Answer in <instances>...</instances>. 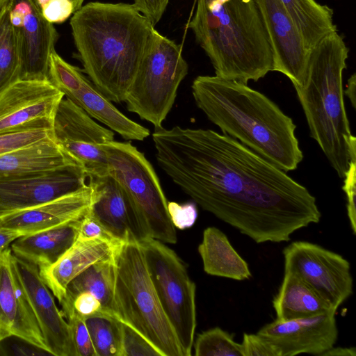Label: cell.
I'll return each mask as SVG.
<instances>
[{
    "mask_svg": "<svg viewBox=\"0 0 356 356\" xmlns=\"http://www.w3.org/2000/svg\"><path fill=\"white\" fill-rule=\"evenodd\" d=\"M21 61L8 4L0 14V94L20 79Z\"/></svg>",
    "mask_w": 356,
    "mask_h": 356,
    "instance_id": "f546056e",
    "label": "cell"
},
{
    "mask_svg": "<svg viewBox=\"0 0 356 356\" xmlns=\"http://www.w3.org/2000/svg\"><path fill=\"white\" fill-rule=\"evenodd\" d=\"M108 172L122 186L142 218L151 238L176 243V228L159 177L143 153L130 143L111 141L102 145Z\"/></svg>",
    "mask_w": 356,
    "mask_h": 356,
    "instance_id": "ba28073f",
    "label": "cell"
},
{
    "mask_svg": "<svg viewBox=\"0 0 356 356\" xmlns=\"http://www.w3.org/2000/svg\"><path fill=\"white\" fill-rule=\"evenodd\" d=\"M241 345L244 356H280L277 350L257 333H244Z\"/></svg>",
    "mask_w": 356,
    "mask_h": 356,
    "instance_id": "8d00e7d4",
    "label": "cell"
},
{
    "mask_svg": "<svg viewBox=\"0 0 356 356\" xmlns=\"http://www.w3.org/2000/svg\"><path fill=\"white\" fill-rule=\"evenodd\" d=\"M13 259L50 355L77 356L69 324L38 266L13 254Z\"/></svg>",
    "mask_w": 356,
    "mask_h": 356,
    "instance_id": "ffe728a7",
    "label": "cell"
},
{
    "mask_svg": "<svg viewBox=\"0 0 356 356\" xmlns=\"http://www.w3.org/2000/svg\"><path fill=\"white\" fill-rule=\"evenodd\" d=\"M74 7V12L80 8L83 3L84 0H71Z\"/></svg>",
    "mask_w": 356,
    "mask_h": 356,
    "instance_id": "f6af8a7d",
    "label": "cell"
},
{
    "mask_svg": "<svg viewBox=\"0 0 356 356\" xmlns=\"http://www.w3.org/2000/svg\"><path fill=\"white\" fill-rule=\"evenodd\" d=\"M276 319L289 321L313 316L331 310L332 305L296 274L284 271L273 300Z\"/></svg>",
    "mask_w": 356,
    "mask_h": 356,
    "instance_id": "d4e9b609",
    "label": "cell"
},
{
    "mask_svg": "<svg viewBox=\"0 0 356 356\" xmlns=\"http://www.w3.org/2000/svg\"><path fill=\"white\" fill-rule=\"evenodd\" d=\"M8 11L19 52L20 79L49 80L58 33L33 0H10Z\"/></svg>",
    "mask_w": 356,
    "mask_h": 356,
    "instance_id": "5bb4252c",
    "label": "cell"
},
{
    "mask_svg": "<svg viewBox=\"0 0 356 356\" xmlns=\"http://www.w3.org/2000/svg\"><path fill=\"white\" fill-rule=\"evenodd\" d=\"M273 53V71L287 76L294 86L306 77L310 53L280 0H254Z\"/></svg>",
    "mask_w": 356,
    "mask_h": 356,
    "instance_id": "2e32d148",
    "label": "cell"
},
{
    "mask_svg": "<svg viewBox=\"0 0 356 356\" xmlns=\"http://www.w3.org/2000/svg\"><path fill=\"white\" fill-rule=\"evenodd\" d=\"M284 271L300 277L332 307L353 293L350 264L341 255L308 241H295L283 250Z\"/></svg>",
    "mask_w": 356,
    "mask_h": 356,
    "instance_id": "30bf717a",
    "label": "cell"
},
{
    "mask_svg": "<svg viewBox=\"0 0 356 356\" xmlns=\"http://www.w3.org/2000/svg\"><path fill=\"white\" fill-rule=\"evenodd\" d=\"M70 27L84 72L111 102H124L154 26L133 4L89 2Z\"/></svg>",
    "mask_w": 356,
    "mask_h": 356,
    "instance_id": "7a4b0ae2",
    "label": "cell"
},
{
    "mask_svg": "<svg viewBox=\"0 0 356 356\" xmlns=\"http://www.w3.org/2000/svg\"><path fill=\"white\" fill-rule=\"evenodd\" d=\"M82 218L22 236L10 244L13 254L39 269L56 262L76 241Z\"/></svg>",
    "mask_w": 356,
    "mask_h": 356,
    "instance_id": "603a6c76",
    "label": "cell"
},
{
    "mask_svg": "<svg viewBox=\"0 0 356 356\" xmlns=\"http://www.w3.org/2000/svg\"><path fill=\"white\" fill-rule=\"evenodd\" d=\"M348 52L337 31L327 35L311 51L303 85L294 86L311 137L341 178L350 161H356V138L350 129L343 92Z\"/></svg>",
    "mask_w": 356,
    "mask_h": 356,
    "instance_id": "5b68a950",
    "label": "cell"
},
{
    "mask_svg": "<svg viewBox=\"0 0 356 356\" xmlns=\"http://www.w3.org/2000/svg\"><path fill=\"white\" fill-rule=\"evenodd\" d=\"M72 308L84 318L102 311L99 300L89 292H82L76 296L72 300Z\"/></svg>",
    "mask_w": 356,
    "mask_h": 356,
    "instance_id": "60d3db41",
    "label": "cell"
},
{
    "mask_svg": "<svg viewBox=\"0 0 356 356\" xmlns=\"http://www.w3.org/2000/svg\"><path fill=\"white\" fill-rule=\"evenodd\" d=\"M116 316L149 341L163 356H185L165 314L139 243H122L114 255Z\"/></svg>",
    "mask_w": 356,
    "mask_h": 356,
    "instance_id": "8992f818",
    "label": "cell"
},
{
    "mask_svg": "<svg viewBox=\"0 0 356 356\" xmlns=\"http://www.w3.org/2000/svg\"><path fill=\"white\" fill-rule=\"evenodd\" d=\"M84 169L74 163L26 177L0 180V216L76 192L86 184Z\"/></svg>",
    "mask_w": 356,
    "mask_h": 356,
    "instance_id": "9a60e30c",
    "label": "cell"
},
{
    "mask_svg": "<svg viewBox=\"0 0 356 356\" xmlns=\"http://www.w3.org/2000/svg\"><path fill=\"white\" fill-rule=\"evenodd\" d=\"M122 328L123 356H163L149 341L134 328L122 321Z\"/></svg>",
    "mask_w": 356,
    "mask_h": 356,
    "instance_id": "1f68e13d",
    "label": "cell"
},
{
    "mask_svg": "<svg viewBox=\"0 0 356 356\" xmlns=\"http://www.w3.org/2000/svg\"><path fill=\"white\" fill-rule=\"evenodd\" d=\"M35 3L39 6L40 8H42L44 5H46L50 0H33Z\"/></svg>",
    "mask_w": 356,
    "mask_h": 356,
    "instance_id": "7dc6e473",
    "label": "cell"
},
{
    "mask_svg": "<svg viewBox=\"0 0 356 356\" xmlns=\"http://www.w3.org/2000/svg\"><path fill=\"white\" fill-rule=\"evenodd\" d=\"M122 243L77 238L72 246L54 264L39 269L40 275L59 303L68 284L91 265L113 257Z\"/></svg>",
    "mask_w": 356,
    "mask_h": 356,
    "instance_id": "7402d4cb",
    "label": "cell"
},
{
    "mask_svg": "<svg viewBox=\"0 0 356 356\" xmlns=\"http://www.w3.org/2000/svg\"><path fill=\"white\" fill-rule=\"evenodd\" d=\"M1 341H2V339H1V337H0V342H1Z\"/></svg>",
    "mask_w": 356,
    "mask_h": 356,
    "instance_id": "c3c4849f",
    "label": "cell"
},
{
    "mask_svg": "<svg viewBox=\"0 0 356 356\" xmlns=\"http://www.w3.org/2000/svg\"><path fill=\"white\" fill-rule=\"evenodd\" d=\"M307 47L312 50L327 35L337 31L333 10L316 0H280Z\"/></svg>",
    "mask_w": 356,
    "mask_h": 356,
    "instance_id": "83f0119b",
    "label": "cell"
},
{
    "mask_svg": "<svg viewBox=\"0 0 356 356\" xmlns=\"http://www.w3.org/2000/svg\"><path fill=\"white\" fill-rule=\"evenodd\" d=\"M97 356H123L122 321L103 311L85 318Z\"/></svg>",
    "mask_w": 356,
    "mask_h": 356,
    "instance_id": "f1b7e54d",
    "label": "cell"
},
{
    "mask_svg": "<svg viewBox=\"0 0 356 356\" xmlns=\"http://www.w3.org/2000/svg\"><path fill=\"white\" fill-rule=\"evenodd\" d=\"M342 189L346 197L347 214L353 234H356V161H351L343 177Z\"/></svg>",
    "mask_w": 356,
    "mask_h": 356,
    "instance_id": "e575fe53",
    "label": "cell"
},
{
    "mask_svg": "<svg viewBox=\"0 0 356 356\" xmlns=\"http://www.w3.org/2000/svg\"><path fill=\"white\" fill-rule=\"evenodd\" d=\"M198 252L206 273L236 280L251 277L247 262L230 243L227 236L215 227L204 230Z\"/></svg>",
    "mask_w": 356,
    "mask_h": 356,
    "instance_id": "484cf974",
    "label": "cell"
},
{
    "mask_svg": "<svg viewBox=\"0 0 356 356\" xmlns=\"http://www.w3.org/2000/svg\"><path fill=\"white\" fill-rule=\"evenodd\" d=\"M65 318L71 330L77 356H97L85 318L74 309Z\"/></svg>",
    "mask_w": 356,
    "mask_h": 356,
    "instance_id": "d6a6232c",
    "label": "cell"
},
{
    "mask_svg": "<svg viewBox=\"0 0 356 356\" xmlns=\"http://www.w3.org/2000/svg\"><path fill=\"white\" fill-rule=\"evenodd\" d=\"M191 88L197 107L222 134L286 172L302 161L296 125L263 93L216 75L197 76Z\"/></svg>",
    "mask_w": 356,
    "mask_h": 356,
    "instance_id": "3957f363",
    "label": "cell"
},
{
    "mask_svg": "<svg viewBox=\"0 0 356 356\" xmlns=\"http://www.w3.org/2000/svg\"><path fill=\"white\" fill-rule=\"evenodd\" d=\"M78 164L54 137L0 154V180L14 179Z\"/></svg>",
    "mask_w": 356,
    "mask_h": 356,
    "instance_id": "cb8c5ba5",
    "label": "cell"
},
{
    "mask_svg": "<svg viewBox=\"0 0 356 356\" xmlns=\"http://www.w3.org/2000/svg\"><path fill=\"white\" fill-rule=\"evenodd\" d=\"M40 10L44 18L51 24L64 22L74 13L71 0H50Z\"/></svg>",
    "mask_w": 356,
    "mask_h": 356,
    "instance_id": "74e56055",
    "label": "cell"
},
{
    "mask_svg": "<svg viewBox=\"0 0 356 356\" xmlns=\"http://www.w3.org/2000/svg\"><path fill=\"white\" fill-rule=\"evenodd\" d=\"M193 346L196 356H244L241 343L218 327L200 334Z\"/></svg>",
    "mask_w": 356,
    "mask_h": 356,
    "instance_id": "4dcf8cb0",
    "label": "cell"
},
{
    "mask_svg": "<svg viewBox=\"0 0 356 356\" xmlns=\"http://www.w3.org/2000/svg\"><path fill=\"white\" fill-rule=\"evenodd\" d=\"M114 284V256L91 265L68 284L65 296L60 302L63 316L73 310L72 300L82 292H89L96 296L103 312L116 316Z\"/></svg>",
    "mask_w": 356,
    "mask_h": 356,
    "instance_id": "4316f807",
    "label": "cell"
},
{
    "mask_svg": "<svg viewBox=\"0 0 356 356\" xmlns=\"http://www.w3.org/2000/svg\"><path fill=\"white\" fill-rule=\"evenodd\" d=\"M321 355L323 356H355L356 350L355 348H342L332 346Z\"/></svg>",
    "mask_w": 356,
    "mask_h": 356,
    "instance_id": "ee69618b",
    "label": "cell"
},
{
    "mask_svg": "<svg viewBox=\"0 0 356 356\" xmlns=\"http://www.w3.org/2000/svg\"><path fill=\"white\" fill-rule=\"evenodd\" d=\"M54 138L85 170L87 177L108 172L102 145L114 140V133L97 123L84 110L63 98L54 121Z\"/></svg>",
    "mask_w": 356,
    "mask_h": 356,
    "instance_id": "8fae6325",
    "label": "cell"
},
{
    "mask_svg": "<svg viewBox=\"0 0 356 356\" xmlns=\"http://www.w3.org/2000/svg\"><path fill=\"white\" fill-rule=\"evenodd\" d=\"M10 0H0V14L7 7Z\"/></svg>",
    "mask_w": 356,
    "mask_h": 356,
    "instance_id": "bcb514c9",
    "label": "cell"
},
{
    "mask_svg": "<svg viewBox=\"0 0 356 356\" xmlns=\"http://www.w3.org/2000/svg\"><path fill=\"white\" fill-rule=\"evenodd\" d=\"M355 88H356V74H353L348 79L346 88L343 90V95H345L350 101L353 108H355Z\"/></svg>",
    "mask_w": 356,
    "mask_h": 356,
    "instance_id": "7bdbcfd3",
    "label": "cell"
},
{
    "mask_svg": "<svg viewBox=\"0 0 356 356\" xmlns=\"http://www.w3.org/2000/svg\"><path fill=\"white\" fill-rule=\"evenodd\" d=\"M54 137L52 130L36 129L0 134V154Z\"/></svg>",
    "mask_w": 356,
    "mask_h": 356,
    "instance_id": "836d02e7",
    "label": "cell"
},
{
    "mask_svg": "<svg viewBox=\"0 0 356 356\" xmlns=\"http://www.w3.org/2000/svg\"><path fill=\"white\" fill-rule=\"evenodd\" d=\"M336 312L289 321L275 319L262 327L257 334L268 341L280 356L302 353L321 355L337 340Z\"/></svg>",
    "mask_w": 356,
    "mask_h": 356,
    "instance_id": "ac0fdd59",
    "label": "cell"
},
{
    "mask_svg": "<svg viewBox=\"0 0 356 356\" xmlns=\"http://www.w3.org/2000/svg\"><path fill=\"white\" fill-rule=\"evenodd\" d=\"M168 208L170 219L175 228L184 229L194 225L197 217L195 204L191 202L179 204L176 202H168Z\"/></svg>",
    "mask_w": 356,
    "mask_h": 356,
    "instance_id": "d590c367",
    "label": "cell"
},
{
    "mask_svg": "<svg viewBox=\"0 0 356 356\" xmlns=\"http://www.w3.org/2000/svg\"><path fill=\"white\" fill-rule=\"evenodd\" d=\"M188 70L181 47L154 29L124 101L128 111L161 127Z\"/></svg>",
    "mask_w": 356,
    "mask_h": 356,
    "instance_id": "52a82bcc",
    "label": "cell"
},
{
    "mask_svg": "<svg viewBox=\"0 0 356 356\" xmlns=\"http://www.w3.org/2000/svg\"><path fill=\"white\" fill-rule=\"evenodd\" d=\"M188 27L216 76L248 83L273 71V53L254 0H197Z\"/></svg>",
    "mask_w": 356,
    "mask_h": 356,
    "instance_id": "277c9868",
    "label": "cell"
},
{
    "mask_svg": "<svg viewBox=\"0 0 356 356\" xmlns=\"http://www.w3.org/2000/svg\"><path fill=\"white\" fill-rule=\"evenodd\" d=\"M78 238L82 239L99 238L114 243H122L108 232L89 212L81 220Z\"/></svg>",
    "mask_w": 356,
    "mask_h": 356,
    "instance_id": "f35d334b",
    "label": "cell"
},
{
    "mask_svg": "<svg viewBox=\"0 0 356 356\" xmlns=\"http://www.w3.org/2000/svg\"><path fill=\"white\" fill-rule=\"evenodd\" d=\"M170 0H134L133 5L154 26L161 19Z\"/></svg>",
    "mask_w": 356,
    "mask_h": 356,
    "instance_id": "ab89813d",
    "label": "cell"
},
{
    "mask_svg": "<svg viewBox=\"0 0 356 356\" xmlns=\"http://www.w3.org/2000/svg\"><path fill=\"white\" fill-rule=\"evenodd\" d=\"M161 169L195 203L257 243L288 241L318 223L315 197L286 172L212 129L155 127Z\"/></svg>",
    "mask_w": 356,
    "mask_h": 356,
    "instance_id": "6da1fadb",
    "label": "cell"
},
{
    "mask_svg": "<svg viewBox=\"0 0 356 356\" xmlns=\"http://www.w3.org/2000/svg\"><path fill=\"white\" fill-rule=\"evenodd\" d=\"M64 95L49 80L19 79L0 94V134L52 130Z\"/></svg>",
    "mask_w": 356,
    "mask_h": 356,
    "instance_id": "4fadbf2b",
    "label": "cell"
},
{
    "mask_svg": "<svg viewBox=\"0 0 356 356\" xmlns=\"http://www.w3.org/2000/svg\"><path fill=\"white\" fill-rule=\"evenodd\" d=\"M140 245L162 309L185 356H191L197 324L195 284L180 258L163 242L148 238Z\"/></svg>",
    "mask_w": 356,
    "mask_h": 356,
    "instance_id": "9c48e42d",
    "label": "cell"
},
{
    "mask_svg": "<svg viewBox=\"0 0 356 356\" xmlns=\"http://www.w3.org/2000/svg\"><path fill=\"white\" fill-rule=\"evenodd\" d=\"M49 80L76 105L126 140H143L149 131L121 113L83 74L56 51L50 56Z\"/></svg>",
    "mask_w": 356,
    "mask_h": 356,
    "instance_id": "7c38bea8",
    "label": "cell"
},
{
    "mask_svg": "<svg viewBox=\"0 0 356 356\" xmlns=\"http://www.w3.org/2000/svg\"><path fill=\"white\" fill-rule=\"evenodd\" d=\"M92 190L81 189L40 204L0 216V228L29 234L83 218L90 211Z\"/></svg>",
    "mask_w": 356,
    "mask_h": 356,
    "instance_id": "44dd1931",
    "label": "cell"
},
{
    "mask_svg": "<svg viewBox=\"0 0 356 356\" xmlns=\"http://www.w3.org/2000/svg\"><path fill=\"white\" fill-rule=\"evenodd\" d=\"M11 336L50 355L8 247L0 251V337Z\"/></svg>",
    "mask_w": 356,
    "mask_h": 356,
    "instance_id": "d6986e66",
    "label": "cell"
},
{
    "mask_svg": "<svg viewBox=\"0 0 356 356\" xmlns=\"http://www.w3.org/2000/svg\"><path fill=\"white\" fill-rule=\"evenodd\" d=\"M92 190L90 214L115 239L141 243L151 238L131 199L109 172L89 177Z\"/></svg>",
    "mask_w": 356,
    "mask_h": 356,
    "instance_id": "e0dca14e",
    "label": "cell"
},
{
    "mask_svg": "<svg viewBox=\"0 0 356 356\" xmlns=\"http://www.w3.org/2000/svg\"><path fill=\"white\" fill-rule=\"evenodd\" d=\"M26 235L25 232L13 229L0 228V251L9 247L17 238Z\"/></svg>",
    "mask_w": 356,
    "mask_h": 356,
    "instance_id": "b9f144b4",
    "label": "cell"
}]
</instances>
